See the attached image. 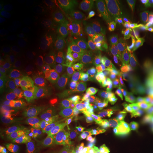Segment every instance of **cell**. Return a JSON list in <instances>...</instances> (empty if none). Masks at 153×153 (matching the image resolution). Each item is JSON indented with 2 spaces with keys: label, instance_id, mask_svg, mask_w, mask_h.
Returning <instances> with one entry per match:
<instances>
[{
  "label": "cell",
  "instance_id": "6da1fadb",
  "mask_svg": "<svg viewBox=\"0 0 153 153\" xmlns=\"http://www.w3.org/2000/svg\"><path fill=\"white\" fill-rule=\"evenodd\" d=\"M132 51L134 56L141 59H153V28L141 25L131 35Z\"/></svg>",
  "mask_w": 153,
  "mask_h": 153
},
{
  "label": "cell",
  "instance_id": "7a4b0ae2",
  "mask_svg": "<svg viewBox=\"0 0 153 153\" xmlns=\"http://www.w3.org/2000/svg\"><path fill=\"white\" fill-rule=\"evenodd\" d=\"M134 56L128 49L123 47H112L102 55L105 68L113 71L128 69L133 65Z\"/></svg>",
  "mask_w": 153,
  "mask_h": 153
},
{
  "label": "cell",
  "instance_id": "3957f363",
  "mask_svg": "<svg viewBox=\"0 0 153 153\" xmlns=\"http://www.w3.org/2000/svg\"><path fill=\"white\" fill-rule=\"evenodd\" d=\"M133 99L128 89H114L105 92L101 97L103 108L124 116L133 105Z\"/></svg>",
  "mask_w": 153,
  "mask_h": 153
},
{
  "label": "cell",
  "instance_id": "277c9868",
  "mask_svg": "<svg viewBox=\"0 0 153 153\" xmlns=\"http://www.w3.org/2000/svg\"><path fill=\"white\" fill-rule=\"evenodd\" d=\"M135 118L137 123L148 128L153 127V91L146 89L135 108Z\"/></svg>",
  "mask_w": 153,
  "mask_h": 153
},
{
  "label": "cell",
  "instance_id": "5b68a950",
  "mask_svg": "<svg viewBox=\"0 0 153 153\" xmlns=\"http://www.w3.org/2000/svg\"><path fill=\"white\" fill-rule=\"evenodd\" d=\"M139 138L133 128H127L111 142V153H139Z\"/></svg>",
  "mask_w": 153,
  "mask_h": 153
},
{
  "label": "cell",
  "instance_id": "8992f818",
  "mask_svg": "<svg viewBox=\"0 0 153 153\" xmlns=\"http://www.w3.org/2000/svg\"><path fill=\"white\" fill-rule=\"evenodd\" d=\"M142 1H125V0H114L110 3V7L118 16L128 22H135L138 18L140 9Z\"/></svg>",
  "mask_w": 153,
  "mask_h": 153
},
{
  "label": "cell",
  "instance_id": "52a82bcc",
  "mask_svg": "<svg viewBox=\"0 0 153 153\" xmlns=\"http://www.w3.org/2000/svg\"><path fill=\"white\" fill-rule=\"evenodd\" d=\"M109 22L108 19L100 15H92L85 19L82 26L87 32L92 34L104 33L109 28Z\"/></svg>",
  "mask_w": 153,
  "mask_h": 153
},
{
  "label": "cell",
  "instance_id": "ba28073f",
  "mask_svg": "<svg viewBox=\"0 0 153 153\" xmlns=\"http://www.w3.org/2000/svg\"><path fill=\"white\" fill-rule=\"evenodd\" d=\"M1 39L9 42L16 46H24L28 43V36L26 33L19 28L4 26L1 28Z\"/></svg>",
  "mask_w": 153,
  "mask_h": 153
},
{
  "label": "cell",
  "instance_id": "9c48e42d",
  "mask_svg": "<svg viewBox=\"0 0 153 153\" xmlns=\"http://www.w3.org/2000/svg\"><path fill=\"white\" fill-rule=\"evenodd\" d=\"M44 109L50 117L60 118L65 115L67 106L62 99L51 96L44 101Z\"/></svg>",
  "mask_w": 153,
  "mask_h": 153
},
{
  "label": "cell",
  "instance_id": "30bf717a",
  "mask_svg": "<svg viewBox=\"0 0 153 153\" xmlns=\"http://www.w3.org/2000/svg\"><path fill=\"white\" fill-rule=\"evenodd\" d=\"M33 21L31 13L26 9L17 10L8 17L5 26H11L16 28H25L30 26Z\"/></svg>",
  "mask_w": 153,
  "mask_h": 153
},
{
  "label": "cell",
  "instance_id": "8fae6325",
  "mask_svg": "<svg viewBox=\"0 0 153 153\" xmlns=\"http://www.w3.org/2000/svg\"><path fill=\"white\" fill-rule=\"evenodd\" d=\"M16 153H38V143L34 137H18L15 142Z\"/></svg>",
  "mask_w": 153,
  "mask_h": 153
},
{
  "label": "cell",
  "instance_id": "7c38bea8",
  "mask_svg": "<svg viewBox=\"0 0 153 153\" xmlns=\"http://www.w3.org/2000/svg\"><path fill=\"white\" fill-rule=\"evenodd\" d=\"M28 124L32 128L41 133H46L51 129L50 120L41 114H33L28 118Z\"/></svg>",
  "mask_w": 153,
  "mask_h": 153
},
{
  "label": "cell",
  "instance_id": "4fadbf2b",
  "mask_svg": "<svg viewBox=\"0 0 153 153\" xmlns=\"http://www.w3.org/2000/svg\"><path fill=\"white\" fill-rule=\"evenodd\" d=\"M139 153H153V128H147L139 138Z\"/></svg>",
  "mask_w": 153,
  "mask_h": 153
},
{
  "label": "cell",
  "instance_id": "5bb4252c",
  "mask_svg": "<svg viewBox=\"0 0 153 153\" xmlns=\"http://www.w3.org/2000/svg\"><path fill=\"white\" fill-rule=\"evenodd\" d=\"M31 62L42 70H46L53 68L55 64L54 58L48 53L45 52L35 53L30 56Z\"/></svg>",
  "mask_w": 153,
  "mask_h": 153
},
{
  "label": "cell",
  "instance_id": "9a60e30c",
  "mask_svg": "<svg viewBox=\"0 0 153 153\" xmlns=\"http://www.w3.org/2000/svg\"><path fill=\"white\" fill-rule=\"evenodd\" d=\"M43 70L36 65L27 64L19 69L20 76L29 81H35L41 79L43 74Z\"/></svg>",
  "mask_w": 153,
  "mask_h": 153
},
{
  "label": "cell",
  "instance_id": "2e32d148",
  "mask_svg": "<svg viewBox=\"0 0 153 153\" xmlns=\"http://www.w3.org/2000/svg\"><path fill=\"white\" fill-rule=\"evenodd\" d=\"M22 79L18 74L5 72L0 76V85L1 87L7 90H12L22 85Z\"/></svg>",
  "mask_w": 153,
  "mask_h": 153
},
{
  "label": "cell",
  "instance_id": "e0dca14e",
  "mask_svg": "<svg viewBox=\"0 0 153 153\" xmlns=\"http://www.w3.org/2000/svg\"><path fill=\"white\" fill-rule=\"evenodd\" d=\"M66 137L68 142L74 148H82L85 144V134L82 131L75 128H71L67 132Z\"/></svg>",
  "mask_w": 153,
  "mask_h": 153
},
{
  "label": "cell",
  "instance_id": "ac0fdd59",
  "mask_svg": "<svg viewBox=\"0 0 153 153\" xmlns=\"http://www.w3.org/2000/svg\"><path fill=\"white\" fill-rule=\"evenodd\" d=\"M28 121L22 116H14L7 118L5 122L6 128L13 133H20L26 129Z\"/></svg>",
  "mask_w": 153,
  "mask_h": 153
},
{
  "label": "cell",
  "instance_id": "d6986e66",
  "mask_svg": "<svg viewBox=\"0 0 153 153\" xmlns=\"http://www.w3.org/2000/svg\"><path fill=\"white\" fill-rule=\"evenodd\" d=\"M99 116H100V118L103 123L108 126L117 125L123 117V116L117 112L106 109L103 107H101L100 111H99Z\"/></svg>",
  "mask_w": 153,
  "mask_h": 153
},
{
  "label": "cell",
  "instance_id": "ffe728a7",
  "mask_svg": "<svg viewBox=\"0 0 153 153\" xmlns=\"http://www.w3.org/2000/svg\"><path fill=\"white\" fill-rule=\"evenodd\" d=\"M42 96V91L37 87H28L23 89L17 94V97L22 101H33L38 100Z\"/></svg>",
  "mask_w": 153,
  "mask_h": 153
},
{
  "label": "cell",
  "instance_id": "44dd1931",
  "mask_svg": "<svg viewBox=\"0 0 153 153\" xmlns=\"http://www.w3.org/2000/svg\"><path fill=\"white\" fill-rule=\"evenodd\" d=\"M142 81L148 87L147 89L153 91V59L147 61L142 74Z\"/></svg>",
  "mask_w": 153,
  "mask_h": 153
},
{
  "label": "cell",
  "instance_id": "7402d4cb",
  "mask_svg": "<svg viewBox=\"0 0 153 153\" xmlns=\"http://www.w3.org/2000/svg\"><path fill=\"white\" fill-rule=\"evenodd\" d=\"M91 153H111V152L108 142L105 139L100 137L93 144Z\"/></svg>",
  "mask_w": 153,
  "mask_h": 153
},
{
  "label": "cell",
  "instance_id": "603a6c76",
  "mask_svg": "<svg viewBox=\"0 0 153 153\" xmlns=\"http://www.w3.org/2000/svg\"><path fill=\"white\" fill-rule=\"evenodd\" d=\"M74 72L70 69L62 68L58 70L55 73V78L62 82H70L74 79Z\"/></svg>",
  "mask_w": 153,
  "mask_h": 153
},
{
  "label": "cell",
  "instance_id": "cb8c5ba5",
  "mask_svg": "<svg viewBox=\"0 0 153 153\" xmlns=\"http://www.w3.org/2000/svg\"><path fill=\"white\" fill-rule=\"evenodd\" d=\"M62 86L56 82H51L44 87V91L52 97L60 94L62 92Z\"/></svg>",
  "mask_w": 153,
  "mask_h": 153
},
{
  "label": "cell",
  "instance_id": "d4e9b609",
  "mask_svg": "<svg viewBox=\"0 0 153 153\" xmlns=\"http://www.w3.org/2000/svg\"><path fill=\"white\" fill-rule=\"evenodd\" d=\"M15 52L14 48L11 45L7 44L3 42L0 43V57L1 58H4L8 57Z\"/></svg>",
  "mask_w": 153,
  "mask_h": 153
},
{
  "label": "cell",
  "instance_id": "484cf974",
  "mask_svg": "<svg viewBox=\"0 0 153 153\" xmlns=\"http://www.w3.org/2000/svg\"><path fill=\"white\" fill-rule=\"evenodd\" d=\"M142 2L145 11L153 22V0H145Z\"/></svg>",
  "mask_w": 153,
  "mask_h": 153
},
{
  "label": "cell",
  "instance_id": "4316f807",
  "mask_svg": "<svg viewBox=\"0 0 153 153\" xmlns=\"http://www.w3.org/2000/svg\"><path fill=\"white\" fill-rule=\"evenodd\" d=\"M7 22V12H6L5 9L1 8V10H0V26H5Z\"/></svg>",
  "mask_w": 153,
  "mask_h": 153
},
{
  "label": "cell",
  "instance_id": "83f0119b",
  "mask_svg": "<svg viewBox=\"0 0 153 153\" xmlns=\"http://www.w3.org/2000/svg\"><path fill=\"white\" fill-rule=\"evenodd\" d=\"M1 153H16L14 150H10L9 148H6L1 141Z\"/></svg>",
  "mask_w": 153,
  "mask_h": 153
},
{
  "label": "cell",
  "instance_id": "f1b7e54d",
  "mask_svg": "<svg viewBox=\"0 0 153 153\" xmlns=\"http://www.w3.org/2000/svg\"><path fill=\"white\" fill-rule=\"evenodd\" d=\"M38 153H53V152H51V151L48 150H44L40 151V152Z\"/></svg>",
  "mask_w": 153,
  "mask_h": 153
}]
</instances>
